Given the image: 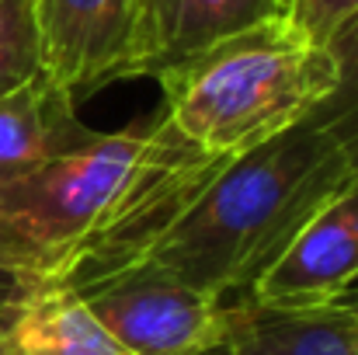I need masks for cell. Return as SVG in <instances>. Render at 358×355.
<instances>
[{
  "instance_id": "7c38bea8",
  "label": "cell",
  "mask_w": 358,
  "mask_h": 355,
  "mask_svg": "<svg viewBox=\"0 0 358 355\" xmlns=\"http://www.w3.org/2000/svg\"><path fill=\"white\" fill-rule=\"evenodd\" d=\"M338 60L341 70V88L338 95L317 112V116H341V118H355L358 122V18L341 28V35L327 46Z\"/></svg>"
},
{
  "instance_id": "8fae6325",
  "label": "cell",
  "mask_w": 358,
  "mask_h": 355,
  "mask_svg": "<svg viewBox=\"0 0 358 355\" xmlns=\"http://www.w3.org/2000/svg\"><path fill=\"white\" fill-rule=\"evenodd\" d=\"M282 18H289L306 39L331 46L341 28L358 18V0H285Z\"/></svg>"
},
{
  "instance_id": "5bb4252c",
  "label": "cell",
  "mask_w": 358,
  "mask_h": 355,
  "mask_svg": "<svg viewBox=\"0 0 358 355\" xmlns=\"http://www.w3.org/2000/svg\"><path fill=\"white\" fill-rule=\"evenodd\" d=\"M355 303H358V296H355Z\"/></svg>"
},
{
  "instance_id": "6da1fadb",
  "label": "cell",
  "mask_w": 358,
  "mask_h": 355,
  "mask_svg": "<svg viewBox=\"0 0 358 355\" xmlns=\"http://www.w3.org/2000/svg\"><path fill=\"white\" fill-rule=\"evenodd\" d=\"M352 174H358V122L310 116L234 157L129 268L150 265L213 300H240Z\"/></svg>"
},
{
  "instance_id": "52a82bcc",
  "label": "cell",
  "mask_w": 358,
  "mask_h": 355,
  "mask_svg": "<svg viewBox=\"0 0 358 355\" xmlns=\"http://www.w3.org/2000/svg\"><path fill=\"white\" fill-rule=\"evenodd\" d=\"M94 139L98 129L80 122L77 102L49 74L0 98V174L66 157Z\"/></svg>"
},
{
  "instance_id": "9a60e30c",
  "label": "cell",
  "mask_w": 358,
  "mask_h": 355,
  "mask_svg": "<svg viewBox=\"0 0 358 355\" xmlns=\"http://www.w3.org/2000/svg\"><path fill=\"white\" fill-rule=\"evenodd\" d=\"M0 317H3V314H0Z\"/></svg>"
},
{
  "instance_id": "9c48e42d",
  "label": "cell",
  "mask_w": 358,
  "mask_h": 355,
  "mask_svg": "<svg viewBox=\"0 0 358 355\" xmlns=\"http://www.w3.org/2000/svg\"><path fill=\"white\" fill-rule=\"evenodd\" d=\"M0 355H132L73 289H31L0 317Z\"/></svg>"
},
{
  "instance_id": "7a4b0ae2",
  "label": "cell",
  "mask_w": 358,
  "mask_h": 355,
  "mask_svg": "<svg viewBox=\"0 0 358 355\" xmlns=\"http://www.w3.org/2000/svg\"><path fill=\"white\" fill-rule=\"evenodd\" d=\"M167 122L199 150L240 157L317 116L341 88L338 60L289 18H268L153 74Z\"/></svg>"
},
{
  "instance_id": "277c9868",
  "label": "cell",
  "mask_w": 358,
  "mask_h": 355,
  "mask_svg": "<svg viewBox=\"0 0 358 355\" xmlns=\"http://www.w3.org/2000/svg\"><path fill=\"white\" fill-rule=\"evenodd\" d=\"M42 74L73 102L139 77L146 0H31Z\"/></svg>"
},
{
  "instance_id": "ba28073f",
  "label": "cell",
  "mask_w": 358,
  "mask_h": 355,
  "mask_svg": "<svg viewBox=\"0 0 358 355\" xmlns=\"http://www.w3.org/2000/svg\"><path fill=\"white\" fill-rule=\"evenodd\" d=\"M285 0H146L139 77L227 39L243 28L278 18Z\"/></svg>"
},
{
  "instance_id": "5b68a950",
  "label": "cell",
  "mask_w": 358,
  "mask_h": 355,
  "mask_svg": "<svg viewBox=\"0 0 358 355\" xmlns=\"http://www.w3.org/2000/svg\"><path fill=\"white\" fill-rule=\"evenodd\" d=\"M358 282V174L334 188L247 289L268 307H327Z\"/></svg>"
},
{
  "instance_id": "30bf717a",
  "label": "cell",
  "mask_w": 358,
  "mask_h": 355,
  "mask_svg": "<svg viewBox=\"0 0 358 355\" xmlns=\"http://www.w3.org/2000/svg\"><path fill=\"white\" fill-rule=\"evenodd\" d=\"M42 74L31 0H0V98Z\"/></svg>"
},
{
  "instance_id": "8992f818",
  "label": "cell",
  "mask_w": 358,
  "mask_h": 355,
  "mask_svg": "<svg viewBox=\"0 0 358 355\" xmlns=\"http://www.w3.org/2000/svg\"><path fill=\"white\" fill-rule=\"evenodd\" d=\"M213 355H358V303L268 307L240 296L227 303V335Z\"/></svg>"
},
{
  "instance_id": "4fadbf2b",
  "label": "cell",
  "mask_w": 358,
  "mask_h": 355,
  "mask_svg": "<svg viewBox=\"0 0 358 355\" xmlns=\"http://www.w3.org/2000/svg\"><path fill=\"white\" fill-rule=\"evenodd\" d=\"M31 293V286L21 279V275H14V272H7V268H0V314L3 310H10L17 300H24Z\"/></svg>"
},
{
  "instance_id": "3957f363",
  "label": "cell",
  "mask_w": 358,
  "mask_h": 355,
  "mask_svg": "<svg viewBox=\"0 0 358 355\" xmlns=\"http://www.w3.org/2000/svg\"><path fill=\"white\" fill-rule=\"evenodd\" d=\"M101 328L132 355H213L227 335V303L136 265L77 293Z\"/></svg>"
}]
</instances>
